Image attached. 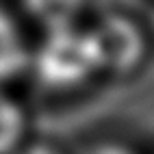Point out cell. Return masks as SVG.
<instances>
[{"instance_id": "obj_1", "label": "cell", "mask_w": 154, "mask_h": 154, "mask_svg": "<svg viewBox=\"0 0 154 154\" xmlns=\"http://www.w3.org/2000/svg\"><path fill=\"white\" fill-rule=\"evenodd\" d=\"M35 65L46 85L59 89L76 87L100 74L87 28L80 26L48 33L44 46L37 50Z\"/></svg>"}, {"instance_id": "obj_2", "label": "cell", "mask_w": 154, "mask_h": 154, "mask_svg": "<svg viewBox=\"0 0 154 154\" xmlns=\"http://www.w3.org/2000/svg\"><path fill=\"white\" fill-rule=\"evenodd\" d=\"M100 74H132L146 59L148 39L132 17L109 13L87 28Z\"/></svg>"}, {"instance_id": "obj_3", "label": "cell", "mask_w": 154, "mask_h": 154, "mask_svg": "<svg viewBox=\"0 0 154 154\" xmlns=\"http://www.w3.org/2000/svg\"><path fill=\"white\" fill-rule=\"evenodd\" d=\"M30 63V50L17 22L0 9V83L20 76Z\"/></svg>"}, {"instance_id": "obj_4", "label": "cell", "mask_w": 154, "mask_h": 154, "mask_svg": "<svg viewBox=\"0 0 154 154\" xmlns=\"http://www.w3.org/2000/svg\"><path fill=\"white\" fill-rule=\"evenodd\" d=\"M87 0H24V9L46 33L78 26Z\"/></svg>"}, {"instance_id": "obj_5", "label": "cell", "mask_w": 154, "mask_h": 154, "mask_svg": "<svg viewBox=\"0 0 154 154\" xmlns=\"http://www.w3.org/2000/svg\"><path fill=\"white\" fill-rule=\"evenodd\" d=\"M24 132V117L15 102L0 96V154H7L17 146Z\"/></svg>"}]
</instances>
